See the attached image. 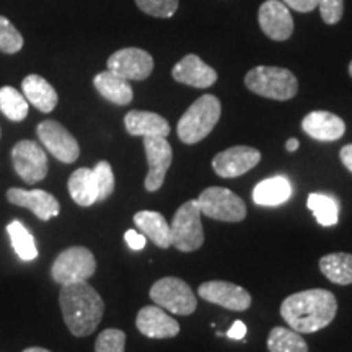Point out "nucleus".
I'll use <instances>...</instances> for the list:
<instances>
[{"label":"nucleus","mask_w":352,"mask_h":352,"mask_svg":"<svg viewBox=\"0 0 352 352\" xmlns=\"http://www.w3.org/2000/svg\"><path fill=\"white\" fill-rule=\"evenodd\" d=\"M259 26L267 38L285 41L294 33V20L283 0H266L258 13Z\"/></svg>","instance_id":"nucleus-15"},{"label":"nucleus","mask_w":352,"mask_h":352,"mask_svg":"<svg viewBox=\"0 0 352 352\" xmlns=\"http://www.w3.org/2000/svg\"><path fill=\"white\" fill-rule=\"evenodd\" d=\"M23 352H51V351L44 349V347H28V349H25Z\"/></svg>","instance_id":"nucleus-41"},{"label":"nucleus","mask_w":352,"mask_h":352,"mask_svg":"<svg viewBox=\"0 0 352 352\" xmlns=\"http://www.w3.org/2000/svg\"><path fill=\"white\" fill-rule=\"evenodd\" d=\"M171 76L176 82L195 88H209L217 82V72L196 54L184 56L171 70Z\"/></svg>","instance_id":"nucleus-18"},{"label":"nucleus","mask_w":352,"mask_h":352,"mask_svg":"<svg viewBox=\"0 0 352 352\" xmlns=\"http://www.w3.org/2000/svg\"><path fill=\"white\" fill-rule=\"evenodd\" d=\"M134 223L147 239H151L158 248H170V223L164 215L155 210H140L134 215Z\"/></svg>","instance_id":"nucleus-23"},{"label":"nucleus","mask_w":352,"mask_h":352,"mask_svg":"<svg viewBox=\"0 0 352 352\" xmlns=\"http://www.w3.org/2000/svg\"><path fill=\"white\" fill-rule=\"evenodd\" d=\"M7 233L12 240V246L21 261H33L38 258V248L32 232L20 220H13L7 226Z\"/></svg>","instance_id":"nucleus-28"},{"label":"nucleus","mask_w":352,"mask_h":352,"mask_svg":"<svg viewBox=\"0 0 352 352\" xmlns=\"http://www.w3.org/2000/svg\"><path fill=\"white\" fill-rule=\"evenodd\" d=\"M94 175H95L96 188H98V201L108 199V197L114 192V186H116L111 165L104 160L98 162L94 168Z\"/></svg>","instance_id":"nucleus-33"},{"label":"nucleus","mask_w":352,"mask_h":352,"mask_svg":"<svg viewBox=\"0 0 352 352\" xmlns=\"http://www.w3.org/2000/svg\"><path fill=\"white\" fill-rule=\"evenodd\" d=\"M135 327L144 336L152 338V340H168V338L178 336L179 333L178 321L158 305L140 308L135 318Z\"/></svg>","instance_id":"nucleus-16"},{"label":"nucleus","mask_w":352,"mask_h":352,"mask_svg":"<svg viewBox=\"0 0 352 352\" xmlns=\"http://www.w3.org/2000/svg\"><path fill=\"white\" fill-rule=\"evenodd\" d=\"M321 19L327 25H336L344 13V0H318Z\"/></svg>","instance_id":"nucleus-35"},{"label":"nucleus","mask_w":352,"mask_h":352,"mask_svg":"<svg viewBox=\"0 0 352 352\" xmlns=\"http://www.w3.org/2000/svg\"><path fill=\"white\" fill-rule=\"evenodd\" d=\"M126 131L135 138H166L170 124L164 116L151 111H129L124 118Z\"/></svg>","instance_id":"nucleus-20"},{"label":"nucleus","mask_w":352,"mask_h":352,"mask_svg":"<svg viewBox=\"0 0 352 352\" xmlns=\"http://www.w3.org/2000/svg\"><path fill=\"white\" fill-rule=\"evenodd\" d=\"M298 145H300L298 139H289L287 144H285V148H287L289 152H296L298 148Z\"/></svg>","instance_id":"nucleus-40"},{"label":"nucleus","mask_w":352,"mask_h":352,"mask_svg":"<svg viewBox=\"0 0 352 352\" xmlns=\"http://www.w3.org/2000/svg\"><path fill=\"white\" fill-rule=\"evenodd\" d=\"M222 104L214 95H202L186 109L182 120L178 121V138L183 144L192 145L201 142L212 132L220 120Z\"/></svg>","instance_id":"nucleus-3"},{"label":"nucleus","mask_w":352,"mask_h":352,"mask_svg":"<svg viewBox=\"0 0 352 352\" xmlns=\"http://www.w3.org/2000/svg\"><path fill=\"white\" fill-rule=\"evenodd\" d=\"M197 199L186 201L173 215L170 223V245L183 253L197 252L204 243V228L201 222Z\"/></svg>","instance_id":"nucleus-5"},{"label":"nucleus","mask_w":352,"mask_h":352,"mask_svg":"<svg viewBox=\"0 0 352 352\" xmlns=\"http://www.w3.org/2000/svg\"><path fill=\"white\" fill-rule=\"evenodd\" d=\"M144 13L157 19H170L178 10V0H135Z\"/></svg>","instance_id":"nucleus-34"},{"label":"nucleus","mask_w":352,"mask_h":352,"mask_svg":"<svg viewBox=\"0 0 352 352\" xmlns=\"http://www.w3.org/2000/svg\"><path fill=\"white\" fill-rule=\"evenodd\" d=\"M23 47V36L13 23L0 15V51L6 54H15Z\"/></svg>","instance_id":"nucleus-31"},{"label":"nucleus","mask_w":352,"mask_h":352,"mask_svg":"<svg viewBox=\"0 0 352 352\" xmlns=\"http://www.w3.org/2000/svg\"><path fill=\"white\" fill-rule=\"evenodd\" d=\"M126 333L116 328H108L98 334L95 352H124Z\"/></svg>","instance_id":"nucleus-32"},{"label":"nucleus","mask_w":352,"mask_h":352,"mask_svg":"<svg viewBox=\"0 0 352 352\" xmlns=\"http://www.w3.org/2000/svg\"><path fill=\"white\" fill-rule=\"evenodd\" d=\"M201 212L220 222H241L246 217V204L239 195L227 188L210 186L197 197Z\"/></svg>","instance_id":"nucleus-7"},{"label":"nucleus","mask_w":352,"mask_h":352,"mask_svg":"<svg viewBox=\"0 0 352 352\" xmlns=\"http://www.w3.org/2000/svg\"><path fill=\"white\" fill-rule=\"evenodd\" d=\"M340 157H341L342 165H344L346 168L352 173V144H347V145H344V147L341 148Z\"/></svg>","instance_id":"nucleus-39"},{"label":"nucleus","mask_w":352,"mask_h":352,"mask_svg":"<svg viewBox=\"0 0 352 352\" xmlns=\"http://www.w3.org/2000/svg\"><path fill=\"white\" fill-rule=\"evenodd\" d=\"M12 162L20 178L28 184L43 182L50 170L46 152L34 140H20L12 148Z\"/></svg>","instance_id":"nucleus-9"},{"label":"nucleus","mask_w":352,"mask_h":352,"mask_svg":"<svg viewBox=\"0 0 352 352\" xmlns=\"http://www.w3.org/2000/svg\"><path fill=\"white\" fill-rule=\"evenodd\" d=\"M144 148L148 164L144 184L148 192H155L164 186L166 171L173 162V148L166 138H144Z\"/></svg>","instance_id":"nucleus-11"},{"label":"nucleus","mask_w":352,"mask_h":352,"mask_svg":"<svg viewBox=\"0 0 352 352\" xmlns=\"http://www.w3.org/2000/svg\"><path fill=\"white\" fill-rule=\"evenodd\" d=\"M197 292L202 300L232 311H245L252 307V296L248 290L226 280H209L201 284Z\"/></svg>","instance_id":"nucleus-14"},{"label":"nucleus","mask_w":352,"mask_h":352,"mask_svg":"<svg viewBox=\"0 0 352 352\" xmlns=\"http://www.w3.org/2000/svg\"><path fill=\"white\" fill-rule=\"evenodd\" d=\"M0 111L10 121L20 122L28 116V101L13 87L0 88Z\"/></svg>","instance_id":"nucleus-30"},{"label":"nucleus","mask_w":352,"mask_h":352,"mask_svg":"<svg viewBox=\"0 0 352 352\" xmlns=\"http://www.w3.org/2000/svg\"><path fill=\"white\" fill-rule=\"evenodd\" d=\"M60 311L69 331L77 338L90 336L104 315V302L87 280L63 285Z\"/></svg>","instance_id":"nucleus-2"},{"label":"nucleus","mask_w":352,"mask_h":352,"mask_svg":"<svg viewBox=\"0 0 352 352\" xmlns=\"http://www.w3.org/2000/svg\"><path fill=\"white\" fill-rule=\"evenodd\" d=\"M283 2L289 8L300 13H308L318 7V0H283Z\"/></svg>","instance_id":"nucleus-37"},{"label":"nucleus","mask_w":352,"mask_h":352,"mask_svg":"<svg viewBox=\"0 0 352 352\" xmlns=\"http://www.w3.org/2000/svg\"><path fill=\"white\" fill-rule=\"evenodd\" d=\"M320 271L328 280L338 285L352 284V254L331 253L320 259Z\"/></svg>","instance_id":"nucleus-26"},{"label":"nucleus","mask_w":352,"mask_h":352,"mask_svg":"<svg viewBox=\"0 0 352 352\" xmlns=\"http://www.w3.org/2000/svg\"><path fill=\"white\" fill-rule=\"evenodd\" d=\"M338 314V300L327 289H310L289 296L280 305V316L300 334L327 328Z\"/></svg>","instance_id":"nucleus-1"},{"label":"nucleus","mask_w":352,"mask_h":352,"mask_svg":"<svg viewBox=\"0 0 352 352\" xmlns=\"http://www.w3.org/2000/svg\"><path fill=\"white\" fill-rule=\"evenodd\" d=\"M124 240L127 246H129L131 250H134V252H140V250H144L145 243H147V236H145L144 233H139L135 230H127L124 235Z\"/></svg>","instance_id":"nucleus-36"},{"label":"nucleus","mask_w":352,"mask_h":352,"mask_svg":"<svg viewBox=\"0 0 352 352\" xmlns=\"http://www.w3.org/2000/svg\"><path fill=\"white\" fill-rule=\"evenodd\" d=\"M108 70L126 80H145L153 70V59L147 51L126 47L113 52L108 59Z\"/></svg>","instance_id":"nucleus-12"},{"label":"nucleus","mask_w":352,"mask_h":352,"mask_svg":"<svg viewBox=\"0 0 352 352\" xmlns=\"http://www.w3.org/2000/svg\"><path fill=\"white\" fill-rule=\"evenodd\" d=\"M94 85L104 100L111 101L113 104H118V107H126L134 98V91H132L129 80L116 76L111 70L96 74Z\"/></svg>","instance_id":"nucleus-21"},{"label":"nucleus","mask_w":352,"mask_h":352,"mask_svg":"<svg viewBox=\"0 0 352 352\" xmlns=\"http://www.w3.org/2000/svg\"><path fill=\"white\" fill-rule=\"evenodd\" d=\"M21 90L28 103L41 113H51L57 104V94L54 87L41 76H28L21 82Z\"/></svg>","instance_id":"nucleus-22"},{"label":"nucleus","mask_w":352,"mask_h":352,"mask_svg":"<svg viewBox=\"0 0 352 352\" xmlns=\"http://www.w3.org/2000/svg\"><path fill=\"white\" fill-rule=\"evenodd\" d=\"M67 188L74 202L82 208H90L98 202V188L91 168H78L74 171L69 178Z\"/></svg>","instance_id":"nucleus-25"},{"label":"nucleus","mask_w":352,"mask_h":352,"mask_svg":"<svg viewBox=\"0 0 352 352\" xmlns=\"http://www.w3.org/2000/svg\"><path fill=\"white\" fill-rule=\"evenodd\" d=\"M349 74H351V77H352V60H351V64H349Z\"/></svg>","instance_id":"nucleus-42"},{"label":"nucleus","mask_w":352,"mask_h":352,"mask_svg":"<svg viewBox=\"0 0 352 352\" xmlns=\"http://www.w3.org/2000/svg\"><path fill=\"white\" fill-rule=\"evenodd\" d=\"M292 196V184L285 176H272V178L259 182L253 189V201L258 206H272L284 204Z\"/></svg>","instance_id":"nucleus-24"},{"label":"nucleus","mask_w":352,"mask_h":352,"mask_svg":"<svg viewBox=\"0 0 352 352\" xmlns=\"http://www.w3.org/2000/svg\"><path fill=\"white\" fill-rule=\"evenodd\" d=\"M245 85L253 94L264 98L285 101L294 98L298 91L297 77L284 67L258 65L245 77Z\"/></svg>","instance_id":"nucleus-4"},{"label":"nucleus","mask_w":352,"mask_h":352,"mask_svg":"<svg viewBox=\"0 0 352 352\" xmlns=\"http://www.w3.org/2000/svg\"><path fill=\"white\" fill-rule=\"evenodd\" d=\"M307 208L314 212L315 219L323 227L336 226L338 219H340V204L333 196L314 192L308 196Z\"/></svg>","instance_id":"nucleus-29"},{"label":"nucleus","mask_w":352,"mask_h":352,"mask_svg":"<svg viewBox=\"0 0 352 352\" xmlns=\"http://www.w3.org/2000/svg\"><path fill=\"white\" fill-rule=\"evenodd\" d=\"M245 336H246V324L240 320H236L235 323L232 324V328L227 331V338H230V340L240 341L243 340Z\"/></svg>","instance_id":"nucleus-38"},{"label":"nucleus","mask_w":352,"mask_h":352,"mask_svg":"<svg viewBox=\"0 0 352 352\" xmlns=\"http://www.w3.org/2000/svg\"><path fill=\"white\" fill-rule=\"evenodd\" d=\"M261 162V152L248 145H235L219 152L212 160V170L220 178H236L248 173Z\"/></svg>","instance_id":"nucleus-13"},{"label":"nucleus","mask_w":352,"mask_h":352,"mask_svg":"<svg viewBox=\"0 0 352 352\" xmlns=\"http://www.w3.org/2000/svg\"><path fill=\"white\" fill-rule=\"evenodd\" d=\"M302 129L320 142H334L344 135L346 124L340 116L329 111H311L303 118Z\"/></svg>","instance_id":"nucleus-19"},{"label":"nucleus","mask_w":352,"mask_h":352,"mask_svg":"<svg viewBox=\"0 0 352 352\" xmlns=\"http://www.w3.org/2000/svg\"><path fill=\"white\" fill-rule=\"evenodd\" d=\"M151 298L158 307L173 315L188 316L195 314L197 298L191 287L178 277H162L151 289Z\"/></svg>","instance_id":"nucleus-8"},{"label":"nucleus","mask_w":352,"mask_h":352,"mask_svg":"<svg viewBox=\"0 0 352 352\" xmlns=\"http://www.w3.org/2000/svg\"><path fill=\"white\" fill-rule=\"evenodd\" d=\"M270 352H308V344L300 333L292 328L276 327L267 336Z\"/></svg>","instance_id":"nucleus-27"},{"label":"nucleus","mask_w":352,"mask_h":352,"mask_svg":"<svg viewBox=\"0 0 352 352\" xmlns=\"http://www.w3.org/2000/svg\"><path fill=\"white\" fill-rule=\"evenodd\" d=\"M7 199L12 204L30 209L38 219L44 220V222H47L52 217H57L60 210L59 201L47 191H43V189L26 191V189L12 188L7 191Z\"/></svg>","instance_id":"nucleus-17"},{"label":"nucleus","mask_w":352,"mask_h":352,"mask_svg":"<svg viewBox=\"0 0 352 352\" xmlns=\"http://www.w3.org/2000/svg\"><path fill=\"white\" fill-rule=\"evenodd\" d=\"M96 271L94 253L85 246H70L54 259L51 276L54 283L65 285L90 279Z\"/></svg>","instance_id":"nucleus-6"},{"label":"nucleus","mask_w":352,"mask_h":352,"mask_svg":"<svg viewBox=\"0 0 352 352\" xmlns=\"http://www.w3.org/2000/svg\"><path fill=\"white\" fill-rule=\"evenodd\" d=\"M36 132L39 142L63 164H74L80 155L77 139L60 122L46 120L39 122Z\"/></svg>","instance_id":"nucleus-10"}]
</instances>
